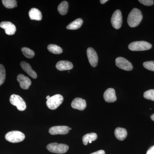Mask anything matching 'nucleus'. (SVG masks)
<instances>
[{"instance_id":"nucleus-20","label":"nucleus","mask_w":154,"mask_h":154,"mask_svg":"<svg viewBox=\"0 0 154 154\" xmlns=\"http://www.w3.org/2000/svg\"><path fill=\"white\" fill-rule=\"evenodd\" d=\"M83 22V20L82 19H77L68 25L66 28L69 30H77L81 28Z\"/></svg>"},{"instance_id":"nucleus-26","label":"nucleus","mask_w":154,"mask_h":154,"mask_svg":"<svg viewBox=\"0 0 154 154\" xmlns=\"http://www.w3.org/2000/svg\"><path fill=\"white\" fill-rule=\"evenodd\" d=\"M143 96L146 99H149L154 101V90H148L146 91L143 94Z\"/></svg>"},{"instance_id":"nucleus-17","label":"nucleus","mask_w":154,"mask_h":154,"mask_svg":"<svg viewBox=\"0 0 154 154\" xmlns=\"http://www.w3.org/2000/svg\"><path fill=\"white\" fill-rule=\"evenodd\" d=\"M116 137L119 140H123L126 138L127 136L126 130L124 128L118 127L116 128L114 131Z\"/></svg>"},{"instance_id":"nucleus-5","label":"nucleus","mask_w":154,"mask_h":154,"mask_svg":"<svg viewBox=\"0 0 154 154\" xmlns=\"http://www.w3.org/2000/svg\"><path fill=\"white\" fill-rule=\"evenodd\" d=\"M63 101V97L60 94L50 97L46 102L47 107L51 110H55L59 107Z\"/></svg>"},{"instance_id":"nucleus-11","label":"nucleus","mask_w":154,"mask_h":154,"mask_svg":"<svg viewBox=\"0 0 154 154\" xmlns=\"http://www.w3.org/2000/svg\"><path fill=\"white\" fill-rule=\"evenodd\" d=\"M70 128L67 126H56L50 128L49 132L51 135L66 134L69 131Z\"/></svg>"},{"instance_id":"nucleus-28","label":"nucleus","mask_w":154,"mask_h":154,"mask_svg":"<svg viewBox=\"0 0 154 154\" xmlns=\"http://www.w3.org/2000/svg\"><path fill=\"white\" fill-rule=\"evenodd\" d=\"M139 2L145 6H150L154 4L153 0H139Z\"/></svg>"},{"instance_id":"nucleus-14","label":"nucleus","mask_w":154,"mask_h":154,"mask_svg":"<svg viewBox=\"0 0 154 154\" xmlns=\"http://www.w3.org/2000/svg\"><path fill=\"white\" fill-rule=\"evenodd\" d=\"M104 99L109 103L115 102L116 100L115 91L113 88H109L105 91L104 94Z\"/></svg>"},{"instance_id":"nucleus-2","label":"nucleus","mask_w":154,"mask_h":154,"mask_svg":"<svg viewBox=\"0 0 154 154\" xmlns=\"http://www.w3.org/2000/svg\"><path fill=\"white\" fill-rule=\"evenodd\" d=\"M152 45L144 41H136L131 42L128 45V48L132 51H143L151 49Z\"/></svg>"},{"instance_id":"nucleus-8","label":"nucleus","mask_w":154,"mask_h":154,"mask_svg":"<svg viewBox=\"0 0 154 154\" xmlns=\"http://www.w3.org/2000/svg\"><path fill=\"white\" fill-rule=\"evenodd\" d=\"M115 62L116 66L124 70L131 71L133 68L132 64L124 57L116 58Z\"/></svg>"},{"instance_id":"nucleus-1","label":"nucleus","mask_w":154,"mask_h":154,"mask_svg":"<svg viewBox=\"0 0 154 154\" xmlns=\"http://www.w3.org/2000/svg\"><path fill=\"white\" fill-rule=\"evenodd\" d=\"M143 19L141 11L137 8L132 9L128 17L127 22L130 27L134 28L140 24Z\"/></svg>"},{"instance_id":"nucleus-18","label":"nucleus","mask_w":154,"mask_h":154,"mask_svg":"<svg viewBox=\"0 0 154 154\" xmlns=\"http://www.w3.org/2000/svg\"><path fill=\"white\" fill-rule=\"evenodd\" d=\"M29 16L31 20L40 21L42 19L41 12L38 9L35 8L30 9L29 12Z\"/></svg>"},{"instance_id":"nucleus-32","label":"nucleus","mask_w":154,"mask_h":154,"mask_svg":"<svg viewBox=\"0 0 154 154\" xmlns=\"http://www.w3.org/2000/svg\"><path fill=\"white\" fill-rule=\"evenodd\" d=\"M151 118L153 121H154V113L151 116Z\"/></svg>"},{"instance_id":"nucleus-29","label":"nucleus","mask_w":154,"mask_h":154,"mask_svg":"<svg viewBox=\"0 0 154 154\" xmlns=\"http://www.w3.org/2000/svg\"><path fill=\"white\" fill-rule=\"evenodd\" d=\"M146 154H154V146L149 149Z\"/></svg>"},{"instance_id":"nucleus-25","label":"nucleus","mask_w":154,"mask_h":154,"mask_svg":"<svg viewBox=\"0 0 154 154\" xmlns=\"http://www.w3.org/2000/svg\"><path fill=\"white\" fill-rule=\"evenodd\" d=\"M6 79V71L5 67L0 64V86L5 82Z\"/></svg>"},{"instance_id":"nucleus-31","label":"nucleus","mask_w":154,"mask_h":154,"mask_svg":"<svg viewBox=\"0 0 154 154\" xmlns=\"http://www.w3.org/2000/svg\"><path fill=\"white\" fill-rule=\"evenodd\" d=\"M107 2H108L107 0H100V3L102 4H105V3Z\"/></svg>"},{"instance_id":"nucleus-9","label":"nucleus","mask_w":154,"mask_h":154,"mask_svg":"<svg viewBox=\"0 0 154 154\" xmlns=\"http://www.w3.org/2000/svg\"><path fill=\"white\" fill-rule=\"evenodd\" d=\"M87 56L89 62L92 66H97L98 63V56L97 53L92 48H89L87 51Z\"/></svg>"},{"instance_id":"nucleus-23","label":"nucleus","mask_w":154,"mask_h":154,"mask_svg":"<svg viewBox=\"0 0 154 154\" xmlns=\"http://www.w3.org/2000/svg\"><path fill=\"white\" fill-rule=\"evenodd\" d=\"M2 2L7 8L12 9L17 7V1L15 0H3Z\"/></svg>"},{"instance_id":"nucleus-15","label":"nucleus","mask_w":154,"mask_h":154,"mask_svg":"<svg viewBox=\"0 0 154 154\" xmlns=\"http://www.w3.org/2000/svg\"><path fill=\"white\" fill-rule=\"evenodd\" d=\"M20 66L24 71L26 72L33 79H36L37 75L36 72L32 69L30 65L28 63L25 61H22L20 63Z\"/></svg>"},{"instance_id":"nucleus-21","label":"nucleus","mask_w":154,"mask_h":154,"mask_svg":"<svg viewBox=\"0 0 154 154\" xmlns=\"http://www.w3.org/2000/svg\"><path fill=\"white\" fill-rule=\"evenodd\" d=\"M68 7V3L66 1H63L62 2L58 7V11L61 15H66L67 13Z\"/></svg>"},{"instance_id":"nucleus-34","label":"nucleus","mask_w":154,"mask_h":154,"mask_svg":"<svg viewBox=\"0 0 154 154\" xmlns=\"http://www.w3.org/2000/svg\"><path fill=\"white\" fill-rule=\"evenodd\" d=\"M69 129H70V130H72V128H70Z\"/></svg>"},{"instance_id":"nucleus-22","label":"nucleus","mask_w":154,"mask_h":154,"mask_svg":"<svg viewBox=\"0 0 154 154\" xmlns=\"http://www.w3.org/2000/svg\"><path fill=\"white\" fill-rule=\"evenodd\" d=\"M47 48L50 52L54 54H60L63 52L61 48L56 45L50 44L48 46Z\"/></svg>"},{"instance_id":"nucleus-10","label":"nucleus","mask_w":154,"mask_h":154,"mask_svg":"<svg viewBox=\"0 0 154 154\" xmlns=\"http://www.w3.org/2000/svg\"><path fill=\"white\" fill-rule=\"evenodd\" d=\"M0 27L5 30L6 34L8 35H13L17 31L16 26L10 22H3L0 23Z\"/></svg>"},{"instance_id":"nucleus-12","label":"nucleus","mask_w":154,"mask_h":154,"mask_svg":"<svg viewBox=\"0 0 154 154\" xmlns=\"http://www.w3.org/2000/svg\"><path fill=\"white\" fill-rule=\"evenodd\" d=\"M17 80L19 83L20 87L24 90H28L31 85V80L28 77L24 75H18Z\"/></svg>"},{"instance_id":"nucleus-24","label":"nucleus","mask_w":154,"mask_h":154,"mask_svg":"<svg viewBox=\"0 0 154 154\" xmlns=\"http://www.w3.org/2000/svg\"><path fill=\"white\" fill-rule=\"evenodd\" d=\"M22 53L25 57L28 58H31L35 55L34 51L28 48H22Z\"/></svg>"},{"instance_id":"nucleus-30","label":"nucleus","mask_w":154,"mask_h":154,"mask_svg":"<svg viewBox=\"0 0 154 154\" xmlns=\"http://www.w3.org/2000/svg\"><path fill=\"white\" fill-rule=\"evenodd\" d=\"M91 154H105V152L103 150H100L98 151L94 152Z\"/></svg>"},{"instance_id":"nucleus-13","label":"nucleus","mask_w":154,"mask_h":154,"mask_svg":"<svg viewBox=\"0 0 154 154\" xmlns=\"http://www.w3.org/2000/svg\"><path fill=\"white\" fill-rule=\"evenodd\" d=\"M71 106L74 109L83 110L85 109L87 104L85 99L80 98H76L72 102Z\"/></svg>"},{"instance_id":"nucleus-16","label":"nucleus","mask_w":154,"mask_h":154,"mask_svg":"<svg viewBox=\"0 0 154 154\" xmlns=\"http://www.w3.org/2000/svg\"><path fill=\"white\" fill-rule=\"evenodd\" d=\"M56 67L58 70L65 71L72 69L73 67L72 63L66 60H61L56 64Z\"/></svg>"},{"instance_id":"nucleus-19","label":"nucleus","mask_w":154,"mask_h":154,"mask_svg":"<svg viewBox=\"0 0 154 154\" xmlns=\"http://www.w3.org/2000/svg\"><path fill=\"white\" fill-rule=\"evenodd\" d=\"M97 138V135L95 133L87 134L82 137L83 144L85 145H87L88 143H91L92 141L96 140Z\"/></svg>"},{"instance_id":"nucleus-27","label":"nucleus","mask_w":154,"mask_h":154,"mask_svg":"<svg viewBox=\"0 0 154 154\" xmlns=\"http://www.w3.org/2000/svg\"><path fill=\"white\" fill-rule=\"evenodd\" d=\"M143 66L146 69H147L149 70L154 72V61H149L143 63Z\"/></svg>"},{"instance_id":"nucleus-7","label":"nucleus","mask_w":154,"mask_h":154,"mask_svg":"<svg viewBox=\"0 0 154 154\" xmlns=\"http://www.w3.org/2000/svg\"><path fill=\"white\" fill-rule=\"evenodd\" d=\"M112 26L116 29L121 28L122 23V17L121 11L116 10L113 13L111 19Z\"/></svg>"},{"instance_id":"nucleus-33","label":"nucleus","mask_w":154,"mask_h":154,"mask_svg":"<svg viewBox=\"0 0 154 154\" xmlns=\"http://www.w3.org/2000/svg\"><path fill=\"white\" fill-rule=\"evenodd\" d=\"M50 97V96H48L47 97H46V99H49Z\"/></svg>"},{"instance_id":"nucleus-6","label":"nucleus","mask_w":154,"mask_h":154,"mask_svg":"<svg viewBox=\"0 0 154 154\" xmlns=\"http://www.w3.org/2000/svg\"><path fill=\"white\" fill-rule=\"evenodd\" d=\"M11 104L17 107L20 111H24L26 108V103L22 97L19 95L13 94L10 97Z\"/></svg>"},{"instance_id":"nucleus-3","label":"nucleus","mask_w":154,"mask_h":154,"mask_svg":"<svg viewBox=\"0 0 154 154\" xmlns=\"http://www.w3.org/2000/svg\"><path fill=\"white\" fill-rule=\"evenodd\" d=\"M25 135L18 131H13L8 132L5 135L6 140L12 143H17L24 140Z\"/></svg>"},{"instance_id":"nucleus-4","label":"nucleus","mask_w":154,"mask_h":154,"mask_svg":"<svg viewBox=\"0 0 154 154\" xmlns=\"http://www.w3.org/2000/svg\"><path fill=\"white\" fill-rule=\"evenodd\" d=\"M47 149L51 152L57 154H63L69 149V146L65 144L57 143H50L47 146Z\"/></svg>"}]
</instances>
